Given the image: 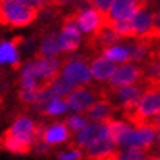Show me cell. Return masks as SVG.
I'll return each mask as SVG.
<instances>
[{
    "instance_id": "cell-10",
    "label": "cell",
    "mask_w": 160,
    "mask_h": 160,
    "mask_svg": "<svg viewBox=\"0 0 160 160\" xmlns=\"http://www.w3.org/2000/svg\"><path fill=\"white\" fill-rule=\"evenodd\" d=\"M35 142L37 141L32 138L15 135V134H10L8 129L0 134V150L9 151L12 154H29L31 151H34Z\"/></svg>"
},
{
    "instance_id": "cell-29",
    "label": "cell",
    "mask_w": 160,
    "mask_h": 160,
    "mask_svg": "<svg viewBox=\"0 0 160 160\" xmlns=\"http://www.w3.org/2000/svg\"><path fill=\"white\" fill-rule=\"evenodd\" d=\"M147 160H160V157H157V156H150Z\"/></svg>"
},
{
    "instance_id": "cell-18",
    "label": "cell",
    "mask_w": 160,
    "mask_h": 160,
    "mask_svg": "<svg viewBox=\"0 0 160 160\" xmlns=\"http://www.w3.org/2000/svg\"><path fill=\"white\" fill-rule=\"evenodd\" d=\"M66 110H68V104L65 102V98L50 97L44 103V106L40 109L38 113L44 115V116H59V115H63Z\"/></svg>"
},
{
    "instance_id": "cell-25",
    "label": "cell",
    "mask_w": 160,
    "mask_h": 160,
    "mask_svg": "<svg viewBox=\"0 0 160 160\" xmlns=\"http://www.w3.org/2000/svg\"><path fill=\"white\" fill-rule=\"evenodd\" d=\"M150 123H151L153 126H154V128L157 129V131H159V129H160V112L157 113V116H156L154 119H153V121L150 122Z\"/></svg>"
},
{
    "instance_id": "cell-3",
    "label": "cell",
    "mask_w": 160,
    "mask_h": 160,
    "mask_svg": "<svg viewBox=\"0 0 160 160\" xmlns=\"http://www.w3.org/2000/svg\"><path fill=\"white\" fill-rule=\"evenodd\" d=\"M60 60H62V63H60L59 77H62L73 88L92 84L90 65H88V60L85 56H82V54L65 56Z\"/></svg>"
},
{
    "instance_id": "cell-31",
    "label": "cell",
    "mask_w": 160,
    "mask_h": 160,
    "mask_svg": "<svg viewBox=\"0 0 160 160\" xmlns=\"http://www.w3.org/2000/svg\"><path fill=\"white\" fill-rule=\"evenodd\" d=\"M0 65H3V60H2V53H0Z\"/></svg>"
},
{
    "instance_id": "cell-1",
    "label": "cell",
    "mask_w": 160,
    "mask_h": 160,
    "mask_svg": "<svg viewBox=\"0 0 160 160\" xmlns=\"http://www.w3.org/2000/svg\"><path fill=\"white\" fill-rule=\"evenodd\" d=\"M160 112V85H146V90L141 94L134 109L123 113V121L131 125L150 123Z\"/></svg>"
},
{
    "instance_id": "cell-19",
    "label": "cell",
    "mask_w": 160,
    "mask_h": 160,
    "mask_svg": "<svg viewBox=\"0 0 160 160\" xmlns=\"http://www.w3.org/2000/svg\"><path fill=\"white\" fill-rule=\"evenodd\" d=\"M150 153L140 148H116L109 160H147Z\"/></svg>"
},
{
    "instance_id": "cell-28",
    "label": "cell",
    "mask_w": 160,
    "mask_h": 160,
    "mask_svg": "<svg viewBox=\"0 0 160 160\" xmlns=\"http://www.w3.org/2000/svg\"><path fill=\"white\" fill-rule=\"evenodd\" d=\"M137 3H141V5H148V0H135Z\"/></svg>"
},
{
    "instance_id": "cell-26",
    "label": "cell",
    "mask_w": 160,
    "mask_h": 160,
    "mask_svg": "<svg viewBox=\"0 0 160 160\" xmlns=\"http://www.w3.org/2000/svg\"><path fill=\"white\" fill-rule=\"evenodd\" d=\"M160 147V129L157 131V137H156V146H154V148H159Z\"/></svg>"
},
{
    "instance_id": "cell-9",
    "label": "cell",
    "mask_w": 160,
    "mask_h": 160,
    "mask_svg": "<svg viewBox=\"0 0 160 160\" xmlns=\"http://www.w3.org/2000/svg\"><path fill=\"white\" fill-rule=\"evenodd\" d=\"M148 5L137 3L135 0H115L106 15V24L131 21L142 8Z\"/></svg>"
},
{
    "instance_id": "cell-14",
    "label": "cell",
    "mask_w": 160,
    "mask_h": 160,
    "mask_svg": "<svg viewBox=\"0 0 160 160\" xmlns=\"http://www.w3.org/2000/svg\"><path fill=\"white\" fill-rule=\"evenodd\" d=\"M90 72H91V78L97 82H107L110 77L113 75L115 69H116V63L107 60L106 58L96 56L90 60Z\"/></svg>"
},
{
    "instance_id": "cell-13",
    "label": "cell",
    "mask_w": 160,
    "mask_h": 160,
    "mask_svg": "<svg viewBox=\"0 0 160 160\" xmlns=\"http://www.w3.org/2000/svg\"><path fill=\"white\" fill-rule=\"evenodd\" d=\"M103 92V90H102ZM116 113V109L113 107L109 100L104 96L98 98L87 112H85V118L91 122H100V123H106V122L113 119V115Z\"/></svg>"
},
{
    "instance_id": "cell-12",
    "label": "cell",
    "mask_w": 160,
    "mask_h": 160,
    "mask_svg": "<svg viewBox=\"0 0 160 160\" xmlns=\"http://www.w3.org/2000/svg\"><path fill=\"white\" fill-rule=\"evenodd\" d=\"M134 40L138 41H148L151 43V31H153V10L150 6H146L131 19Z\"/></svg>"
},
{
    "instance_id": "cell-15",
    "label": "cell",
    "mask_w": 160,
    "mask_h": 160,
    "mask_svg": "<svg viewBox=\"0 0 160 160\" xmlns=\"http://www.w3.org/2000/svg\"><path fill=\"white\" fill-rule=\"evenodd\" d=\"M59 54H62L60 34L59 32H52V34L46 35L43 41L40 43L35 58H58Z\"/></svg>"
},
{
    "instance_id": "cell-5",
    "label": "cell",
    "mask_w": 160,
    "mask_h": 160,
    "mask_svg": "<svg viewBox=\"0 0 160 160\" xmlns=\"http://www.w3.org/2000/svg\"><path fill=\"white\" fill-rule=\"evenodd\" d=\"M102 96V87H94L92 84H90V85H84V87H78L72 90L65 97V102L68 104V109H71L73 113L82 115Z\"/></svg>"
},
{
    "instance_id": "cell-22",
    "label": "cell",
    "mask_w": 160,
    "mask_h": 160,
    "mask_svg": "<svg viewBox=\"0 0 160 160\" xmlns=\"http://www.w3.org/2000/svg\"><path fill=\"white\" fill-rule=\"evenodd\" d=\"M115 0H87V3L91 6L92 9H96L97 12H100L102 15L106 16L109 9H110L112 3H113Z\"/></svg>"
},
{
    "instance_id": "cell-23",
    "label": "cell",
    "mask_w": 160,
    "mask_h": 160,
    "mask_svg": "<svg viewBox=\"0 0 160 160\" xmlns=\"http://www.w3.org/2000/svg\"><path fill=\"white\" fill-rule=\"evenodd\" d=\"M160 40V9L153 12V31H151L150 41H157Z\"/></svg>"
},
{
    "instance_id": "cell-4",
    "label": "cell",
    "mask_w": 160,
    "mask_h": 160,
    "mask_svg": "<svg viewBox=\"0 0 160 160\" xmlns=\"http://www.w3.org/2000/svg\"><path fill=\"white\" fill-rule=\"evenodd\" d=\"M157 129L151 123L132 126L129 131L118 140L116 148H140L150 153L156 146Z\"/></svg>"
},
{
    "instance_id": "cell-20",
    "label": "cell",
    "mask_w": 160,
    "mask_h": 160,
    "mask_svg": "<svg viewBox=\"0 0 160 160\" xmlns=\"http://www.w3.org/2000/svg\"><path fill=\"white\" fill-rule=\"evenodd\" d=\"M63 123H65L66 128L71 131V134L75 135L77 132H79L81 129H84L90 122H88V119L84 116V115H77V113H73V115H71V116L66 118Z\"/></svg>"
},
{
    "instance_id": "cell-21",
    "label": "cell",
    "mask_w": 160,
    "mask_h": 160,
    "mask_svg": "<svg viewBox=\"0 0 160 160\" xmlns=\"http://www.w3.org/2000/svg\"><path fill=\"white\" fill-rule=\"evenodd\" d=\"M56 159L58 160H84V151L77 148V147L68 146L66 150L56 153Z\"/></svg>"
},
{
    "instance_id": "cell-11",
    "label": "cell",
    "mask_w": 160,
    "mask_h": 160,
    "mask_svg": "<svg viewBox=\"0 0 160 160\" xmlns=\"http://www.w3.org/2000/svg\"><path fill=\"white\" fill-rule=\"evenodd\" d=\"M71 138H72V134L63 122H53L50 125H44L40 135V141L44 142L49 148H54L60 144H65Z\"/></svg>"
},
{
    "instance_id": "cell-16",
    "label": "cell",
    "mask_w": 160,
    "mask_h": 160,
    "mask_svg": "<svg viewBox=\"0 0 160 160\" xmlns=\"http://www.w3.org/2000/svg\"><path fill=\"white\" fill-rule=\"evenodd\" d=\"M103 58H106L107 60H110L113 63H129L131 62V53H129V47L128 43L125 44H113L109 46L106 49H103L100 52Z\"/></svg>"
},
{
    "instance_id": "cell-27",
    "label": "cell",
    "mask_w": 160,
    "mask_h": 160,
    "mask_svg": "<svg viewBox=\"0 0 160 160\" xmlns=\"http://www.w3.org/2000/svg\"><path fill=\"white\" fill-rule=\"evenodd\" d=\"M153 56H156V58L160 60V47L157 50H154V52H153Z\"/></svg>"
},
{
    "instance_id": "cell-32",
    "label": "cell",
    "mask_w": 160,
    "mask_h": 160,
    "mask_svg": "<svg viewBox=\"0 0 160 160\" xmlns=\"http://www.w3.org/2000/svg\"><path fill=\"white\" fill-rule=\"evenodd\" d=\"M2 102H3V100H2V97H0V104H2Z\"/></svg>"
},
{
    "instance_id": "cell-8",
    "label": "cell",
    "mask_w": 160,
    "mask_h": 160,
    "mask_svg": "<svg viewBox=\"0 0 160 160\" xmlns=\"http://www.w3.org/2000/svg\"><path fill=\"white\" fill-rule=\"evenodd\" d=\"M104 138H109L106 123L91 122L84 129H81L75 135H72V141L69 142V146L77 147V148L84 151V150H87L88 147L94 146L96 142L104 140Z\"/></svg>"
},
{
    "instance_id": "cell-6",
    "label": "cell",
    "mask_w": 160,
    "mask_h": 160,
    "mask_svg": "<svg viewBox=\"0 0 160 160\" xmlns=\"http://www.w3.org/2000/svg\"><path fill=\"white\" fill-rule=\"evenodd\" d=\"M71 18L75 21L79 31L87 34L88 37L98 34L106 27V16L104 15H102L92 8H84V5L78 6L71 13Z\"/></svg>"
},
{
    "instance_id": "cell-17",
    "label": "cell",
    "mask_w": 160,
    "mask_h": 160,
    "mask_svg": "<svg viewBox=\"0 0 160 160\" xmlns=\"http://www.w3.org/2000/svg\"><path fill=\"white\" fill-rule=\"evenodd\" d=\"M21 38L12 40V41H2L0 43V53H2V60L3 65H10L12 68L18 69L21 66L19 53H18V41Z\"/></svg>"
},
{
    "instance_id": "cell-30",
    "label": "cell",
    "mask_w": 160,
    "mask_h": 160,
    "mask_svg": "<svg viewBox=\"0 0 160 160\" xmlns=\"http://www.w3.org/2000/svg\"><path fill=\"white\" fill-rule=\"evenodd\" d=\"M157 157H160V147L157 148Z\"/></svg>"
},
{
    "instance_id": "cell-7",
    "label": "cell",
    "mask_w": 160,
    "mask_h": 160,
    "mask_svg": "<svg viewBox=\"0 0 160 160\" xmlns=\"http://www.w3.org/2000/svg\"><path fill=\"white\" fill-rule=\"evenodd\" d=\"M142 82V71L141 66L137 63H122L121 66H116L113 75L110 79L107 81V88L110 90H116V88L129 87V85H135V84Z\"/></svg>"
},
{
    "instance_id": "cell-2",
    "label": "cell",
    "mask_w": 160,
    "mask_h": 160,
    "mask_svg": "<svg viewBox=\"0 0 160 160\" xmlns=\"http://www.w3.org/2000/svg\"><path fill=\"white\" fill-rule=\"evenodd\" d=\"M38 10L24 5L19 0H0V27L24 28L32 24Z\"/></svg>"
},
{
    "instance_id": "cell-24",
    "label": "cell",
    "mask_w": 160,
    "mask_h": 160,
    "mask_svg": "<svg viewBox=\"0 0 160 160\" xmlns=\"http://www.w3.org/2000/svg\"><path fill=\"white\" fill-rule=\"evenodd\" d=\"M19 2H22L24 5L29 6V8H32V9L38 10V12L52 6V0H19Z\"/></svg>"
}]
</instances>
